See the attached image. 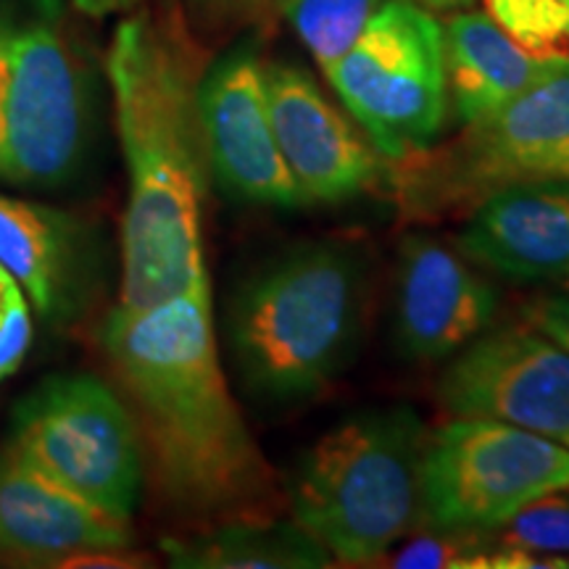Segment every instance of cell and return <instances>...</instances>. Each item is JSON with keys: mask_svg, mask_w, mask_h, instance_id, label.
<instances>
[{"mask_svg": "<svg viewBox=\"0 0 569 569\" xmlns=\"http://www.w3.org/2000/svg\"><path fill=\"white\" fill-rule=\"evenodd\" d=\"M132 543L130 519L113 517L38 469L0 453V553L38 565H69Z\"/></svg>", "mask_w": 569, "mask_h": 569, "instance_id": "9a60e30c", "label": "cell"}, {"mask_svg": "<svg viewBox=\"0 0 569 569\" xmlns=\"http://www.w3.org/2000/svg\"><path fill=\"white\" fill-rule=\"evenodd\" d=\"M419 6H427V9L436 11H453V9H465V6L472 3V0H415Z\"/></svg>", "mask_w": 569, "mask_h": 569, "instance_id": "484cf974", "label": "cell"}, {"mask_svg": "<svg viewBox=\"0 0 569 569\" xmlns=\"http://www.w3.org/2000/svg\"><path fill=\"white\" fill-rule=\"evenodd\" d=\"M438 382L453 417L498 419L569 448V348L530 325L486 330Z\"/></svg>", "mask_w": 569, "mask_h": 569, "instance_id": "30bf717a", "label": "cell"}, {"mask_svg": "<svg viewBox=\"0 0 569 569\" xmlns=\"http://www.w3.org/2000/svg\"><path fill=\"white\" fill-rule=\"evenodd\" d=\"M71 259L74 238L63 213L0 196V267L9 269L46 315L63 306Z\"/></svg>", "mask_w": 569, "mask_h": 569, "instance_id": "ac0fdd59", "label": "cell"}, {"mask_svg": "<svg viewBox=\"0 0 569 569\" xmlns=\"http://www.w3.org/2000/svg\"><path fill=\"white\" fill-rule=\"evenodd\" d=\"M174 567L193 569H317L332 557L296 519H232L190 538L163 540Z\"/></svg>", "mask_w": 569, "mask_h": 569, "instance_id": "e0dca14e", "label": "cell"}, {"mask_svg": "<svg viewBox=\"0 0 569 569\" xmlns=\"http://www.w3.org/2000/svg\"><path fill=\"white\" fill-rule=\"evenodd\" d=\"M488 6L490 17L528 51L565 53V0H488Z\"/></svg>", "mask_w": 569, "mask_h": 569, "instance_id": "44dd1931", "label": "cell"}, {"mask_svg": "<svg viewBox=\"0 0 569 569\" xmlns=\"http://www.w3.org/2000/svg\"><path fill=\"white\" fill-rule=\"evenodd\" d=\"M498 540L478 530H427L425 536L401 546L390 567L407 569H493Z\"/></svg>", "mask_w": 569, "mask_h": 569, "instance_id": "ffe728a7", "label": "cell"}, {"mask_svg": "<svg viewBox=\"0 0 569 569\" xmlns=\"http://www.w3.org/2000/svg\"><path fill=\"white\" fill-rule=\"evenodd\" d=\"M264 77L277 146L306 203H340L388 184L390 161L309 71L269 63Z\"/></svg>", "mask_w": 569, "mask_h": 569, "instance_id": "7c38bea8", "label": "cell"}, {"mask_svg": "<svg viewBox=\"0 0 569 569\" xmlns=\"http://www.w3.org/2000/svg\"><path fill=\"white\" fill-rule=\"evenodd\" d=\"M565 32L569 38V0H565Z\"/></svg>", "mask_w": 569, "mask_h": 569, "instance_id": "4316f807", "label": "cell"}, {"mask_svg": "<svg viewBox=\"0 0 569 569\" xmlns=\"http://www.w3.org/2000/svg\"><path fill=\"white\" fill-rule=\"evenodd\" d=\"M457 248L507 280H569V180L515 182L482 198Z\"/></svg>", "mask_w": 569, "mask_h": 569, "instance_id": "5bb4252c", "label": "cell"}, {"mask_svg": "<svg viewBox=\"0 0 569 569\" xmlns=\"http://www.w3.org/2000/svg\"><path fill=\"white\" fill-rule=\"evenodd\" d=\"M30 340L32 319L24 288L13 280L9 269L0 267V380L17 372Z\"/></svg>", "mask_w": 569, "mask_h": 569, "instance_id": "603a6c76", "label": "cell"}, {"mask_svg": "<svg viewBox=\"0 0 569 569\" xmlns=\"http://www.w3.org/2000/svg\"><path fill=\"white\" fill-rule=\"evenodd\" d=\"M88 132L80 61L53 21H0V180L67 182Z\"/></svg>", "mask_w": 569, "mask_h": 569, "instance_id": "9c48e42d", "label": "cell"}, {"mask_svg": "<svg viewBox=\"0 0 569 569\" xmlns=\"http://www.w3.org/2000/svg\"><path fill=\"white\" fill-rule=\"evenodd\" d=\"M365 253L317 240L256 272L230 306V343L246 386L274 403L315 398L343 372L367 311Z\"/></svg>", "mask_w": 569, "mask_h": 569, "instance_id": "3957f363", "label": "cell"}, {"mask_svg": "<svg viewBox=\"0 0 569 569\" xmlns=\"http://www.w3.org/2000/svg\"><path fill=\"white\" fill-rule=\"evenodd\" d=\"M77 9H82L84 13H92V17H103V13L127 9V6L138 3V0H74Z\"/></svg>", "mask_w": 569, "mask_h": 569, "instance_id": "d4e9b609", "label": "cell"}, {"mask_svg": "<svg viewBox=\"0 0 569 569\" xmlns=\"http://www.w3.org/2000/svg\"><path fill=\"white\" fill-rule=\"evenodd\" d=\"M325 77L386 161L438 142L448 111L443 24L415 0H386Z\"/></svg>", "mask_w": 569, "mask_h": 569, "instance_id": "8992f818", "label": "cell"}, {"mask_svg": "<svg viewBox=\"0 0 569 569\" xmlns=\"http://www.w3.org/2000/svg\"><path fill=\"white\" fill-rule=\"evenodd\" d=\"M530 180H569V53L459 138L390 163L388 188L407 219H440Z\"/></svg>", "mask_w": 569, "mask_h": 569, "instance_id": "5b68a950", "label": "cell"}, {"mask_svg": "<svg viewBox=\"0 0 569 569\" xmlns=\"http://www.w3.org/2000/svg\"><path fill=\"white\" fill-rule=\"evenodd\" d=\"M425 438L422 419L407 403L330 427L290 472L293 519L343 565L382 559L419 525Z\"/></svg>", "mask_w": 569, "mask_h": 569, "instance_id": "277c9868", "label": "cell"}, {"mask_svg": "<svg viewBox=\"0 0 569 569\" xmlns=\"http://www.w3.org/2000/svg\"><path fill=\"white\" fill-rule=\"evenodd\" d=\"M565 288H569V280H565Z\"/></svg>", "mask_w": 569, "mask_h": 569, "instance_id": "83f0119b", "label": "cell"}, {"mask_svg": "<svg viewBox=\"0 0 569 569\" xmlns=\"http://www.w3.org/2000/svg\"><path fill=\"white\" fill-rule=\"evenodd\" d=\"M522 319L525 325L536 327L543 336L569 348V288L530 298L522 306Z\"/></svg>", "mask_w": 569, "mask_h": 569, "instance_id": "cb8c5ba5", "label": "cell"}, {"mask_svg": "<svg viewBox=\"0 0 569 569\" xmlns=\"http://www.w3.org/2000/svg\"><path fill=\"white\" fill-rule=\"evenodd\" d=\"M264 69L256 48L243 46L206 71L198 92L206 151L227 193L293 209L306 201L277 146Z\"/></svg>", "mask_w": 569, "mask_h": 569, "instance_id": "8fae6325", "label": "cell"}, {"mask_svg": "<svg viewBox=\"0 0 569 569\" xmlns=\"http://www.w3.org/2000/svg\"><path fill=\"white\" fill-rule=\"evenodd\" d=\"M498 540L549 557H569V498L551 493L519 509L498 528Z\"/></svg>", "mask_w": 569, "mask_h": 569, "instance_id": "7402d4cb", "label": "cell"}, {"mask_svg": "<svg viewBox=\"0 0 569 569\" xmlns=\"http://www.w3.org/2000/svg\"><path fill=\"white\" fill-rule=\"evenodd\" d=\"M448 103L459 124L478 122L536 80L553 56L511 38L490 13L465 11L443 24Z\"/></svg>", "mask_w": 569, "mask_h": 569, "instance_id": "2e32d148", "label": "cell"}, {"mask_svg": "<svg viewBox=\"0 0 569 569\" xmlns=\"http://www.w3.org/2000/svg\"><path fill=\"white\" fill-rule=\"evenodd\" d=\"M203 56L174 13H134L113 32L109 80L130 177L122 306L146 309L201 282L209 184L198 92Z\"/></svg>", "mask_w": 569, "mask_h": 569, "instance_id": "7a4b0ae2", "label": "cell"}, {"mask_svg": "<svg viewBox=\"0 0 569 569\" xmlns=\"http://www.w3.org/2000/svg\"><path fill=\"white\" fill-rule=\"evenodd\" d=\"M382 3L386 0H277L322 71L353 46Z\"/></svg>", "mask_w": 569, "mask_h": 569, "instance_id": "d6986e66", "label": "cell"}, {"mask_svg": "<svg viewBox=\"0 0 569 569\" xmlns=\"http://www.w3.org/2000/svg\"><path fill=\"white\" fill-rule=\"evenodd\" d=\"M103 351L127 396L156 490L206 525L267 519L280 482L248 430L219 365L209 277L103 325Z\"/></svg>", "mask_w": 569, "mask_h": 569, "instance_id": "6da1fadb", "label": "cell"}, {"mask_svg": "<svg viewBox=\"0 0 569 569\" xmlns=\"http://www.w3.org/2000/svg\"><path fill=\"white\" fill-rule=\"evenodd\" d=\"M11 457L74 490L113 517L130 519L146 478L132 411L92 375L53 377L17 407Z\"/></svg>", "mask_w": 569, "mask_h": 569, "instance_id": "ba28073f", "label": "cell"}, {"mask_svg": "<svg viewBox=\"0 0 569 569\" xmlns=\"http://www.w3.org/2000/svg\"><path fill=\"white\" fill-rule=\"evenodd\" d=\"M498 311V290L465 256L409 234L398 256L396 336L417 361H443L482 336Z\"/></svg>", "mask_w": 569, "mask_h": 569, "instance_id": "4fadbf2b", "label": "cell"}, {"mask_svg": "<svg viewBox=\"0 0 569 569\" xmlns=\"http://www.w3.org/2000/svg\"><path fill=\"white\" fill-rule=\"evenodd\" d=\"M565 490L569 448L498 419L453 417L425 438L419 528L490 532Z\"/></svg>", "mask_w": 569, "mask_h": 569, "instance_id": "52a82bcc", "label": "cell"}]
</instances>
